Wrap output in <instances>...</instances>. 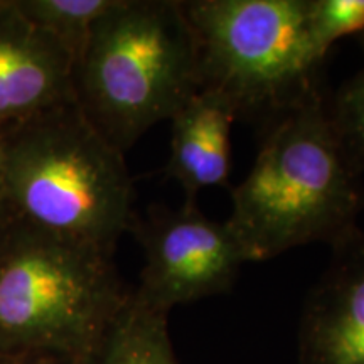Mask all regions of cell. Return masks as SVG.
Listing matches in <instances>:
<instances>
[{
  "label": "cell",
  "mask_w": 364,
  "mask_h": 364,
  "mask_svg": "<svg viewBox=\"0 0 364 364\" xmlns=\"http://www.w3.org/2000/svg\"><path fill=\"white\" fill-rule=\"evenodd\" d=\"M228 226L247 262L309 243L331 247L358 228L363 174L341 147L321 88L270 122L252 171L233 189Z\"/></svg>",
  "instance_id": "obj_1"
},
{
  "label": "cell",
  "mask_w": 364,
  "mask_h": 364,
  "mask_svg": "<svg viewBox=\"0 0 364 364\" xmlns=\"http://www.w3.org/2000/svg\"><path fill=\"white\" fill-rule=\"evenodd\" d=\"M124 156L90 124L75 100L0 129L12 216L113 255L135 216Z\"/></svg>",
  "instance_id": "obj_2"
},
{
  "label": "cell",
  "mask_w": 364,
  "mask_h": 364,
  "mask_svg": "<svg viewBox=\"0 0 364 364\" xmlns=\"http://www.w3.org/2000/svg\"><path fill=\"white\" fill-rule=\"evenodd\" d=\"M201 88L198 38L176 0H115L73 68L76 105L122 154Z\"/></svg>",
  "instance_id": "obj_3"
},
{
  "label": "cell",
  "mask_w": 364,
  "mask_h": 364,
  "mask_svg": "<svg viewBox=\"0 0 364 364\" xmlns=\"http://www.w3.org/2000/svg\"><path fill=\"white\" fill-rule=\"evenodd\" d=\"M129 294L113 255L14 216L0 231V349L86 361Z\"/></svg>",
  "instance_id": "obj_4"
},
{
  "label": "cell",
  "mask_w": 364,
  "mask_h": 364,
  "mask_svg": "<svg viewBox=\"0 0 364 364\" xmlns=\"http://www.w3.org/2000/svg\"><path fill=\"white\" fill-rule=\"evenodd\" d=\"M182 7L198 38L203 88L225 95L238 118L272 122L321 88L326 58L311 38V0H189Z\"/></svg>",
  "instance_id": "obj_5"
},
{
  "label": "cell",
  "mask_w": 364,
  "mask_h": 364,
  "mask_svg": "<svg viewBox=\"0 0 364 364\" xmlns=\"http://www.w3.org/2000/svg\"><path fill=\"white\" fill-rule=\"evenodd\" d=\"M129 231L145 255L139 287L132 292L145 306L166 314L228 292L247 263L228 223L209 220L196 204L150 208L145 216H134Z\"/></svg>",
  "instance_id": "obj_6"
},
{
  "label": "cell",
  "mask_w": 364,
  "mask_h": 364,
  "mask_svg": "<svg viewBox=\"0 0 364 364\" xmlns=\"http://www.w3.org/2000/svg\"><path fill=\"white\" fill-rule=\"evenodd\" d=\"M299 329V364H364V231L332 245Z\"/></svg>",
  "instance_id": "obj_7"
},
{
  "label": "cell",
  "mask_w": 364,
  "mask_h": 364,
  "mask_svg": "<svg viewBox=\"0 0 364 364\" xmlns=\"http://www.w3.org/2000/svg\"><path fill=\"white\" fill-rule=\"evenodd\" d=\"M70 53L31 24L14 0H0V129L70 100Z\"/></svg>",
  "instance_id": "obj_8"
},
{
  "label": "cell",
  "mask_w": 364,
  "mask_h": 364,
  "mask_svg": "<svg viewBox=\"0 0 364 364\" xmlns=\"http://www.w3.org/2000/svg\"><path fill=\"white\" fill-rule=\"evenodd\" d=\"M238 118L233 103L220 91L203 88L171 118V157L166 179H176L186 204H196L199 191L230 182L231 129Z\"/></svg>",
  "instance_id": "obj_9"
},
{
  "label": "cell",
  "mask_w": 364,
  "mask_h": 364,
  "mask_svg": "<svg viewBox=\"0 0 364 364\" xmlns=\"http://www.w3.org/2000/svg\"><path fill=\"white\" fill-rule=\"evenodd\" d=\"M167 316L145 306L130 290L85 364H177Z\"/></svg>",
  "instance_id": "obj_10"
},
{
  "label": "cell",
  "mask_w": 364,
  "mask_h": 364,
  "mask_svg": "<svg viewBox=\"0 0 364 364\" xmlns=\"http://www.w3.org/2000/svg\"><path fill=\"white\" fill-rule=\"evenodd\" d=\"M31 24L56 39L73 59H78L95 24L115 0H14Z\"/></svg>",
  "instance_id": "obj_11"
},
{
  "label": "cell",
  "mask_w": 364,
  "mask_h": 364,
  "mask_svg": "<svg viewBox=\"0 0 364 364\" xmlns=\"http://www.w3.org/2000/svg\"><path fill=\"white\" fill-rule=\"evenodd\" d=\"M336 136L346 157L358 172H364V66L341 85L329 103Z\"/></svg>",
  "instance_id": "obj_12"
},
{
  "label": "cell",
  "mask_w": 364,
  "mask_h": 364,
  "mask_svg": "<svg viewBox=\"0 0 364 364\" xmlns=\"http://www.w3.org/2000/svg\"><path fill=\"white\" fill-rule=\"evenodd\" d=\"M309 27L317 53L326 58L336 41L364 33V0H311Z\"/></svg>",
  "instance_id": "obj_13"
},
{
  "label": "cell",
  "mask_w": 364,
  "mask_h": 364,
  "mask_svg": "<svg viewBox=\"0 0 364 364\" xmlns=\"http://www.w3.org/2000/svg\"><path fill=\"white\" fill-rule=\"evenodd\" d=\"M86 361L48 349H0V364H85Z\"/></svg>",
  "instance_id": "obj_14"
},
{
  "label": "cell",
  "mask_w": 364,
  "mask_h": 364,
  "mask_svg": "<svg viewBox=\"0 0 364 364\" xmlns=\"http://www.w3.org/2000/svg\"><path fill=\"white\" fill-rule=\"evenodd\" d=\"M11 220H12V213H11V206H9V201H7L6 181H4L2 161H0V231L6 228V225Z\"/></svg>",
  "instance_id": "obj_15"
},
{
  "label": "cell",
  "mask_w": 364,
  "mask_h": 364,
  "mask_svg": "<svg viewBox=\"0 0 364 364\" xmlns=\"http://www.w3.org/2000/svg\"><path fill=\"white\" fill-rule=\"evenodd\" d=\"M359 43H361V48L364 49V33L359 34Z\"/></svg>",
  "instance_id": "obj_16"
}]
</instances>
